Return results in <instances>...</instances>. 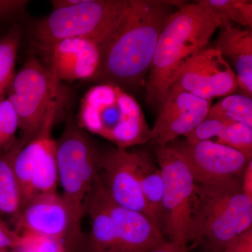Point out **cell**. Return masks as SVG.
Listing matches in <instances>:
<instances>
[{"label":"cell","instance_id":"3","mask_svg":"<svg viewBox=\"0 0 252 252\" xmlns=\"http://www.w3.org/2000/svg\"><path fill=\"white\" fill-rule=\"evenodd\" d=\"M242 178V177H241ZM252 228V200L244 194L241 179L196 184L190 243L220 252L235 237Z\"/></svg>","mask_w":252,"mask_h":252},{"label":"cell","instance_id":"14","mask_svg":"<svg viewBox=\"0 0 252 252\" xmlns=\"http://www.w3.org/2000/svg\"><path fill=\"white\" fill-rule=\"evenodd\" d=\"M16 231L30 232L61 240L67 251L71 245V220L62 195L41 193L28 200L14 222Z\"/></svg>","mask_w":252,"mask_h":252},{"label":"cell","instance_id":"10","mask_svg":"<svg viewBox=\"0 0 252 252\" xmlns=\"http://www.w3.org/2000/svg\"><path fill=\"white\" fill-rule=\"evenodd\" d=\"M237 88L235 73L226 60L216 48L205 47L182 63L168 91L187 92L212 100L233 94Z\"/></svg>","mask_w":252,"mask_h":252},{"label":"cell","instance_id":"11","mask_svg":"<svg viewBox=\"0 0 252 252\" xmlns=\"http://www.w3.org/2000/svg\"><path fill=\"white\" fill-rule=\"evenodd\" d=\"M188 164L198 185L241 179L252 158L234 149L211 142L187 141L172 144Z\"/></svg>","mask_w":252,"mask_h":252},{"label":"cell","instance_id":"31","mask_svg":"<svg viewBox=\"0 0 252 252\" xmlns=\"http://www.w3.org/2000/svg\"><path fill=\"white\" fill-rule=\"evenodd\" d=\"M189 250L190 248L187 245H180L169 240L157 248L147 252H189Z\"/></svg>","mask_w":252,"mask_h":252},{"label":"cell","instance_id":"25","mask_svg":"<svg viewBox=\"0 0 252 252\" xmlns=\"http://www.w3.org/2000/svg\"><path fill=\"white\" fill-rule=\"evenodd\" d=\"M19 122L12 104L7 98L0 99V153L11 148L18 139Z\"/></svg>","mask_w":252,"mask_h":252},{"label":"cell","instance_id":"24","mask_svg":"<svg viewBox=\"0 0 252 252\" xmlns=\"http://www.w3.org/2000/svg\"><path fill=\"white\" fill-rule=\"evenodd\" d=\"M21 35V31L16 27L0 39V99L4 98L16 74L15 67Z\"/></svg>","mask_w":252,"mask_h":252},{"label":"cell","instance_id":"13","mask_svg":"<svg viewBox=\"0 0 252 252\" xmlns=\"http://www.w3.org/2000/svg\"><path fill=\"white\" fill-rule=\"evenodd\" d=\"M212 101L187 92L168 91L150 129L149 142L160 147L172 143L181 136L185 137L206 119Z\"/></svg>","mask_w":252,"mask_h":252},{"label":"cell","instance_id":"9","mask_svg":"<svg viewBox=\"0 0 252 252\" xmlns=\"http://www.w3.org/2000/svg\"><path fill=\"white\" fill-rule=\"evenodd\" d=\"M63 91L56 76L37 59L28 60L15 74L7 99L17 114L23 143L35 135L50 105Z\"/></svg>","mask_w":252,"mask_h":252},{"label":"cell","instance_id":"33","mask_svg":"<svg viewBox=\"0 0 252 252\" xmlns=\"http://www.w3.org/2000/svg\"><path fill=\"white\" fill-rule=\"evenodd\" d=\"M0 252H13L10 251L9 250H6V249H1V250H0Z\"/></svg>","mask_w":252,"mask_h":252},{"label":"cell","instance_id":"16","mask_svg":"<svg viewBox=\"0 0 252 252\" xmlns=\"http://www.w3.org/2000/svg\"><path fill=\"white\" fill-rule=\"evenodd\" d=\"M42 52L60 82L93 79L100 63L99 44L84 38L63 39Z\"/></svg>","mask_w":252,"mask_h":252},{"label":"cell","instance_id":"26","mask_svg":"<svg viewBox=\"0 0 252 252\" xmlns=\"http://www.w3.org/2000/svg\"><path fill=\"white\" fill-rule=\"evenodd\" d=\"M19 245L13 252H68L65 245L58 239L22 232Z\"/></svg>","mask_w":252,"mask_h":252},{"label":"cell","instance_id":"8","mask_svg":"<svg viewBox=\"0 0 252 252\" xmlns=\"http://www.w3.org/2000/svg\"><path fill=\"white\" fill-rule=\"evenodd\" d=\"M155 153L163 180V230L170 241L189 246L196 183L172 144L155 147Z\"/></svg>","mask_w":252,"mask_h":252},{"label":"cell","instance_id":"17","mask_svg":"<svg viewBox=\"0 0 252 252\" xmlns=\"http://www.w3.org/2000/svg\"><path fill=\"white\" fill-rule=\"evenodd\" d=\"M220 28L215 48L224 59L233 61L238 87L243 91V94L252 97V32L233 27L230 22L223 23Z\"/></svg>","mask_w":252,"mask_h":252},{"label":"cell","instance_id":"23","mask_svg":"<svg viewBox=\"0 0 252 252\" xmlns=\"http://www.w3.org/2000/svg\"><path fill=\"white\" fill-rule=\"evenodd\" d=\"M197 4L207 8L222 21L252 26V1L249 0H198Z\"/></svg>","mask_w":252,"mask_h":252},{"label":"cell","instance_id":"27","mask_svg":"<svg viewBox=\"0 0 252 252\" xmlns=\"http://www.w3.org/2000/svg\"><path fill=\"white\" fill-rule=\"evenodd\" d=\"M220 252H252V228L230 240Z\"/></svg>","mask_w":252,"mask_h":252},{"label":"cell","instance_id":"7","mask_svg":"<svg viewBox=\"0 0 252 252\" xmlns=\"http://www.w3.org/2000/svg\"><path fill=\"white\" fill-rule=\"evenodd\" d=\"M65 98L63 91L50 105L35 135L15 157L14 168L22 194V206L34 195L57 192V148L53 128Z\"/></svg>","mask_w":252,"mask_h":252},{"label":"cell","instance_id":"5","mask_svg":"<svg viewBox=\"0 0 252 252\" xmlns=\"http://www.w3.org/2000/svg\"><path fill=\"white\" fill-rule=\"evenodd\" d=\"M77 124L117 148L127 149L149 142L150 128L140 104L114 84H99L88 91L81 100Z\"/></svg>","mask_w":252,"mask_h":252},{"label":"cell","instance_id":"19","mask_svg":"<svg viewBox=\"0 0 252 252\" xmlns=\"http://www.w3.org/2000/svg\"><path fill=\"white\" fill-rule=\"evenodd\" d=\"M87 214L91 225L87 252H114L115 228L102 198L99 175L94 183Z\"/></svg>","mask_w":252,"mask_h":252},{"label":"cell","instance_id":"28","mask_svg":"<svg viewBox=\"0 0 252 252\" xmlns=\"http://www.w3.org/2000/svg\"><path fill=\"white\" fill-rule=\"evenodd\" d=\"M21 234L11 229L0 218V250H14L19 245Z\"/></svg>","mask_w":252,"mask_h":252},{"label":"cell","instance_id":"1","mask_svg":"<svg viewBox=\"0 0 252 252\" xmlns=\"http://www.w3.org/2000/svg\"><path fill=\"white\" fill-rule=\"evenodd\" d=\"M182 1L130 0L120 22L99 45L100 63L94 79L125 90L142 85L167 19Z\"/></svg>","mask_w":252,"mask_h":252},{"label":"cell","instance_id":"12","mask_svg":"<svg viewBox=\"0 0 252 252\" xmlns=\"http://www.w3.org/2000/svg\"><path fill=\"white\" fill-rule=\"evenodd\" d=\"M140 154L119 148L101 152L99 171L103 172L104 178L100 179L116 203L140 212L157 225L141 191L137 176Z\"/></svg>","mask_w":252,"mask_h":252},{"label":"cell","instance_id":"20","mask_svg":"<svg viewBox=\"0 0 252 252\" xmlns=\"http://www.w3.org/2000/svg\"><path fill=\"white\" fill-rule=\"evenodd\" d=\"M25 145L18 139L11 148L0 153V218L7 217L13 222L22 207V194L15 174L14 161L16 154Z\"/></svg>","mask_w":252,"mask_h":252},{"label":"cell","instance_id":"6","mask_svg":"<svg viewBox=\"0 0 252 252\" xmlns=\"http://www.w3.org/2000/svg\"><path fill=\"white\" fill-rule=\"evenodd\" d=\"M130 0H81L79 4L53 10L34 22L32 34L41 51L69 38H84L99 46L120 22Z\"/></svg>","mask_w":252,"mask_h":252},{"label":"cell","instance_id":"32","mask_svg":"<svg viewBox=\"0 0 252 252\" xmlns=\"http://www.w3.org/2000/svg\"><path fill=\"white\" fill-rule=\"evenodd\" d=\"M81 0H54L51 4L53 10L62 9V8L69 7L81 2Z\"/></svg>","mask_w":252,"mask_h":252},{"label":"cell","instance_id":"29","mask_svg":"<svg viewBox=\"0 0 252 252\" xmlns=\"http://www.w3.org/2000/svg\"><path fill=\"white\" fill-rule=\"evenodd\" d=\"M29 1L23 0H0V18L21 14Z\"/></svg>","mask_w":252,"mask_h":252},{"label":"cell","instance_id":"15","mask_svg":"<svg viewBox=\"0 0 252 252\" xmlns=\"http://www.w3.org/2000/svg\"><path fill=\"white\" fill-rule=\"evenodd\" d=\"M100 189L115 228L114 252H147L167 241L160 228L148 217L116 203L101 179Z\"/></svg>","mask_w":252,"mask_h":252},{"label":"cell","instance_id":"34","mask_svg":"<svg viewBox=\"0 0 252 252\" xmlns=\"http://www.w3.org/2000/svg\"><path fill=\"white\" fill-rule=\"evenodd\" d=\"M205 252H211L209 251V250H206V249H205Z\"/></svg>","mask_w":252,"mask_h":252},{"label":"cell","instance_id":"22","mask_svg":"<svg viewBox=\"0 0 252 252\" xmlns=\"http://www.w3.org/2000/svg\"><path fill=\"white\" fill-rule=\"evenodd\" d=\"M252 127V99L245 94H230L212 105L206 119Z\"/></svg>","mask_w":252,"mask_h":252},{"label":"cell","instance_id":"4","mask_svg":"<svg viewBox=\"0 0 252 252\" xmlns=\"http://www.w3.org/2000/svg\"><path fill=\"white\" fill-rule=\"evenodd\" d=\"M56 140L59 184L71 220V245L77 248L82 238L83 219L99 175L101 152L77 123L68 121Z\"/></svg>","mask_w":252,"mask_h":252},{"label":"cell","instance_id":"21","mask_svg":"<svg viewBox=\"0 0 252 252\" xmlns=\"http://www.w3.org/2000/svg\"><path fill=\"white\" fill-rule=\"evenodd\" d=\"M137 176L141 191L156 224L162 232L163 226V180L160 169L154 165L148 154L140 152Z\"/></svg>","mask_w":252,"mask_h":252},{"label":"cell","instance_id":"30","mask_svg":"<svg viewBox=\"0 0 252 252\" xmlns=\"http://www.w3.org/2000/svg\"><path fill=\"white\" fill-rule=\"evenodd\" d=\"M241 189L244 194L252 200V159L248 162L242 175Z\"/></svg>","mask_w":252,"mask_h":252},{"label":"cell","instance_id":"18","mask_svg":"<svg viewBox=\"0 0 252 252\" xmlns=\"http://www.w3.org/2000/svg\"><path fill=\"white\" fill-rule=\"evenodd\" d=\"M185 137L189 143L211 141L238 150L249 158H252V127L245 124L205 119Z\"/></svg>","mask_w":252,"mask_h":252},{"label":"cell","instance_id":"2","mask_svg":"<svg viewBox=\"0 0 252 252\" xmlns=\"http://www.w3.org/2000/svg\"><path fill=\"white\" fill-rule=\"evenodd\" d=\"M221 26L218 16L195 1L184 3L172 13L159 36L146 81L147 102L161 104L182 63L206 47Z\"/></svg>","mask_w":252,"mask_h":252}]
</instances>
